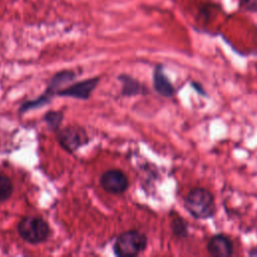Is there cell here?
<instances>
[{
    "mask_svg": "<svg viewBox=\"0 0 257 257\" xmlns=\"http://www.w3.org/2000/svg\"><path fill=\"white\" fill-rule=\"evenodd\" d=\"M186 210L196 219H208L216 211L214 196L204 188L192 189L185 199Z\"/></svg>",
    "mask_w": 257,
    "mask_h": 257,
    "instance_id": "6da1fadb",
    "label": "cell"
},
{
    "mask_svg": "<svg viewBox=\"0 0 257 257\" xmlns=\"http://www.w3.org/2000/svg\"><path fill=\"white\" fill-rule=\"evenodd\" d=\"M19 236L27 243L39 244L45 242L50 235L48 223L35 216L23 217L17 225Z\"/></svg>",
    "mask_w": 257,
    "mask_h": 257,
    "instance_id": "7a4b0ae2",
    "label": "cell"
},
{
    "mask_svg": "<svg viewBox=\"0 0 257 257\" xmlns=\"http://www.w3.org/2000/svg\"><path fill=\"white\" fill-rule=\"evenodd\" d=\"M148 239L144 233L138 230H127L116 237L113 252L117 256H137L146 249Z\"/></svg>",
    "mask_w": 257,
    "mask_h": 257,
    "instance_id": "3957f363",
    "label": "cell"
},
{
    "mask_svg": "<svg viewBox=\"0 0 257 257\" xmlns=\"http://www.w3.org/2000/svg\"><path fill=\"white\" fill-rule=\"evenodd\" d=\"M75 77V73L73 71L70 70H65V71H60L58 73H56L52 78L51 81L46 89L45 94L41 95L40 97H38L37 99L34 100H30V101H26L24 103H22L20 110L21 111H25V110H29L32 108H38L42 105H44L53 94H57L62 88V86L68 82L69 80L73 79Z\"/></svg>",
    "mask_w": 257,
    "mask_h": 257,
    "instance_id": "277c9868",
    "label": "cell"
},
{
    "mask_svg": "<svg viewBox=\"0 0 257 257\" xmlns=\"http://www.w3.org/2000/svg\"><path fill=\"white\" fill-rule=\"evenodd\" d=\"M57 140L65 151L72 153L88 142V136L82 127L68 125L57 130Z\"/></svg>",
    "mask_w": 257,
    "mask_h": 257,
    "instance_id": "5b68a950",
    "label": "cell"
},
{
    "mask_svg": "<svg viewBox=\"0 0 257 257\" xmlns=\"http://www.w3.org/2000/svg\"><path fill=\"white\" fill-rule=\"evenodd\" d=\"M101 188L112 195H119L128 188V179L126 175L117 169H112L104 172L99 179Z\"/></svg>",
    "mask_w": 257,
    "mask_h": 257,
    "instance_id": "8992f818",
    "label": "cell"
},
{
    "mask_svg": "<svg viewBox=\"0 0 257 257\" xmlns=\"http://www.w3.org/2000/svg\"><path fill=\"white\" fill-rule=\"evenodd\" d=\"M98 82H99L98 77L88 78V79L73 83L66 88H62L57 94L78 98V99H87L90 96L91 92L96 87V85L98 84Z\"/></svg>",
    "mask_w": 257,
    "mask_h": 257,
    "instance_id": "52a82bcc",
    "label": "cell"
},
{
    "mask_svg": "<svg viewBox=\"0 0 257 257\" xmlns=\"http://www.w3.org/2000/svg\"><path fill=\"white\" fill-rule=\"evenodd\" d=\"M207 250L214 257H229L233 254L234 247L232 241L227 236L218 234L209 240Z\"/></svg>",
    "mask_w": 257,
    "mask_h": 257,
    "instance_id": "ba28073f",
    "label": "cell"
},
{
    "mask_svg": "<svg viewBox=\"0 0 257 257\" xmlns=\"http://www.w3.org/2000/svg\"><path fill=\"white\" fill-rule=\"evenodd\" d=\"M153 82L155 90L165 96V97H171L175 93V88L170 79L167 77V75L164 72V68L162 65H158L155 68L154 75H153Z\"/></svg>",
    "mask_w": 257,
    "mask_h": 257,
    "instance_id": "9c48e42d",
    "label": "cell"
},
{
    "mask_svg": "<svg viewBox=\"0 0 257 257\" xmlns=\"http://www.w3.org/2000/svg\"><path fill=\"white\" fill-rule=\"evenodd\" d=\"M119 81L121 82L122 85V89L121 92L124 95H135V94H139L142 91V85L141 83L133 78L130 75L126 74H122L119 77Z\"/></svg>",
    "mask_w": 257,
    "mask_h": 257,
    "instance_id": "30bf717a",
    "label": "cell"
},
{
    "mask_svg": "<svg viewBox=\"0 0 257 257\" xmlns=\"http://www.w3.org/2000/svg\"><path fill=\"white\" fill-rule=\"evenodd\" d=\"M13 192V185L9 177L0 174V202L10 198Z\"/></svg>",
    "mask_w": 257,
    "mask_h": 257,
    "instance_id": "8fae6325",
    "label": "cell"
},
{
    "mask_svg": "<svg viewBox=\"0 0 257 257\" xmlns=\"http://www.w3.org/2000/svg\"><path fill=\"white\" fill-rule=\"evenodd\" d=\"M62 118H63V113L58 110L47 111V113L44 116V120H45L47 126L54 131H57L59 128Z\"/></svg>",
    "mask_w": 257,
    "mask_h": 257,
    "instance_id": "7c38bea8",
    "label": "cell"
},
{
    "mask_svg": "<svg viewBox=\"0 0 257 257\" xmlns=\"http://www.w3.org/2000/svg\"><path fill=\"white\" fill-rule=\"evenodd\" d=\"M172 229L174 231V233L178 236L184 237L187 235V225L186 222L180 218V217H176L174 218L173 222H172Z\"/></svg>",
    "mask_w": 257,
    "mask_h": 257,
    "instance_id": "4fadbf2b",
    "label": "cell"
},
{
    "mask_svg": "<svg viewBox=\"0 0 257 257\" xmlns=\"http://www.w3.org/2000/svg\"><path fill=\"white\" fill-rule=\"evenodd\" d=\"M241 5L250 11H257V0H241Z\"/></svg>",
    "mask_w": 257,
    "mask_h": 257,
    "instance_id": "5bb4252c",
    "label": "cell"
}]
</instances>
